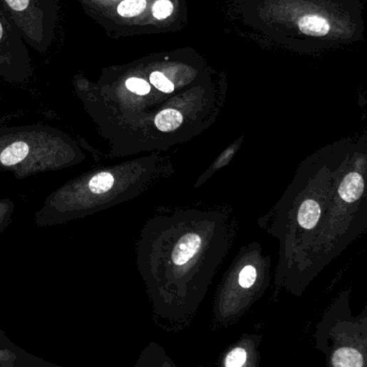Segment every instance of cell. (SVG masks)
<instances>
[{"mask_svg":"<svg viewBox=\"0 0 367 367\" xmlns=\"http://www.w3.org/2000/svg\"><path fill=\"white\" fill-rule=\"evenodd\" d=\"M314 337L326 367H367V302L353 315L349 291L341 292L324 311Z\"/></svg>","mask_w":367,"mask_h":367,"instance_id":"obj_1","label":"cell"},{"mask_svg":"<svg viewBox=\"0 0 367 367\" xmlns=\"http://www.w3.org/2000/svg\"><path fill=\"white\" fill-rule=\"evenodd\" d=\"M57 142L43 125L0 128V171L23 178L57 167Z\"/></svg>","mask_w":367,"mask_h":367,"instance_id":"obj_2","label":"cell"},{"mask_svg":"<svg viewBox=\"0 0 367 367\" xmlns=\"http://www.w3.org/2000/svg\"><path fill=\"white\" fill-rule=\"evenodd\" d=\"M0 8L27 46L46 54L54 41L57 0H0Z\"/></svg>","mask_w":367,"mask_h":367,"instance_id":"obj_3","label":"cell"},{"mask_svg":"<svg viewBox=\"0 0 367 367\" xmlns=\"http://www.w3.org/2000/svg\"><path fill=\"white\" fill-rule=\"evenodd\" d=\"M29 46L0 8V78L23 84L33 76Z\"/></svg>","mask_w":367,"mask_h":367,"instance_id":"obj_4","label":"cell"},{"mask_svg":"<svg viewBox=\"0 0 367 367\" xmlns=\"http://www.w3.org/2000/svg\"><path fill=\"white\" fill-rule=\"evenodd\" d=\"M322 205L315 198L306 199L299 207L298 222L303 230L311 231L324 222Z\"/></svg>","mask_w":367,"mask_h":367,"instance_id":"obj_5","label":"cell"},{"mask_svg":"<svg viewBox=\"0 0 367 367\" xmlns=\"http://www.w3.org/2000/svg\"><path fill=\"white\" fill-rule=\"evenodd\" d=\"M201 239L197 234H187L182 237L177 246L174 248L173 261L176 265H184L195 256L200 248Z\"/></svg>","mask_w":367,"mask_h":367,"instance_id":"obj_6","label":"cell"},{"mask_svg":"<svg viewBox=\"0 0 367 367\" xmlns=\"http://www.w3.org/2000/svg\"><path fill=\"white\" fill-rule=\"evenodd\" d=\"M182 115L177 110L165 109L155 118V125L162 133L176 130L182 125Z\"/></svg>","mask_w":367,"mask_h":367,"instance_id":"obj_7","label":"cell"},{"mask_svg":"<svg viewBox=\"0 0 367 367\" xmlns=\"http://www.w3.org/2000/svg\"><path fill=\"white\" fill-rule=\"evenodd\" d=\"M114 182H115V180H114V176L111 173L101 172V173L96 174L88 180L87 188H88L89 192L94 195L105 194V192L111 190Z\"/></svg>","mask_w":367,"mask_h":367,"instance_id":"obj_8","label":"cell"},{"mask_svg":"<svg viewBox=\"0 0 367 367\" xmlns=\"http://www.w3.org/2000/svg\"><path fill=\"white\" fill-rule=\"evenodd\" d=\"M146 7L145 0H124L118 7L120 16L124 18H133L139 16Z\"/></svg>","mask_w":367,"mask_h":367,"instance_id":"obj_9","label":"cell"},{"mask_svg":"<svg viewBox=\"0 0 367 367\" xmlns=\"http://www.w3.org/2000/svg\"><path fill=\"white\" fill-rule=\"evenodd\" d=\"M16 205L10 199H0V235L8 228L11 222Z\"/></svg>","mask_w":367,"mask_h":367,"instance_id":"obj_10","label":"cell"},{"mask_svg":"<svg viewBox=\"0 0 367 367\" xmlns=\"http://www.w3.org/2000/svg\"><path fill=\"white\" fill-rule=\"evenodd\" d=\"M247 358V350L243 346H239L227 354L224 358V367H245Z\"/></svg>","mask_w":367,"mask_h":367,"instance_id":"obj_11","label":"cell"},{"mask_svg":"<svg viewBox=\"0 0 367 367\" xmlns=\"http://www.w3.org/2000/svg\"><path fill=\"white\" fill-rule=\"evenodd\" d=\"M150 83L156 87L159 91L165 93V94H170L174 91V85L172 84L171 81L167 78V76H163L161 72L155 71L150 74Z\"/></svg>","mask_w":367,"mask_h":367,"instance_id":"obj_12","label":"cell"},{"mask_svg":"<svg viewBox=\"0 0 367 367\" xmlns=\"http://www.w3.org/2000/svg\"><path fill=\"white\" fill-rule=\"evenodd\" d=\"M173 12V5L170 0H158L153 7V14L157 20H165Z\"/></svg>","mask_w":367,"mask_h":367,"instance_id":"obj_13","label":"cell"},{"mask_svg":"<svg viewBox=\"0 0 367 367\" xmlns=\"http://www.w3.org/2000/svg\"><path fill=\"white\" fill-rule=\"evenodd\" d=\"M126 87L135 94L144 96L150 91V86L146 81L139 78H130L126 81Z\"/></svg>","mask_w":367,"mask_h":367,"instance_id":"obj_14","label":"cell"},{"mask_svg":"<svg viewBox=\"0 0 367 367\" xmlns=\"http://www.w3.org/2000/svg\"><path fill=\"white\" fill-rule=\"evenodd\" d=\"M257 279V271L252 265H246L239 275V284L242 288L252 287Z\"/></svg>","mask_w":367,"mask_h":367,"instance_id":"obj_15","label":"cell"}]
</instances>
